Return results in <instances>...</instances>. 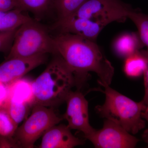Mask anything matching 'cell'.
<instances>
[{
    "label": "cell",
    "mask_w": 148,
    "mask_h": 148,
    "mask_svg": "<svg viewBox=\"0 0 148 148\" xmlns=\"http://www.w3.org/2000/svg\"><path fill=\"white\" fill-rule=\"evenodd\" d=\"M53 38L57 54L73 74L78 89L88 78L90 72L97 75L101 85H110L114 69L95 41L67 33H60Z\"/></svg>",
    "instance_id": "1"
},
{
    "label": "cell",
    "mask_w": 148,
    "mask_h": 148,
    "mask_svg": "<svg viewBox=\"0 0 148 148\" xmlns=\"http://www.w3.org/2000/svg\"><path fill=\"white\" fill-rule=\"evenodd\" d=\"M56 55L42 73L32 81L34 105L58 106L66 101L75 86L73 74L61 56Z\"/></svg>",
    "instance_id": "2"
},
{
    "label": "cell",
    "mask_w": 148,
    "mask_h": 148,
    "mask_svg": "<svg viewBox=\"0 0 148 148\" xmlns=\"http://www.w3.org/2000/svg\"><path fill=\"white\" fill-rule=\"evenodd\" d=\"M101 90L106 96L105 103L95 108V111L102 117L119 125L129 133L136 134L144 129L146 121L142 117L146 108L144 101L135 102L110 87L101 85Z\"/></svg>",
    "instance_id": "3"
},
{
    "label": "cell",
    "mask_w": 148,
    "mask_h": 148,
    "mask_svg": "<svg viewBox=\"0 0 148 148\" xmlns=\"http://www.w3.org/2000/svg\"><path fill=\"white\" fill-rule=\"evenodd\" d=\"M49 53L57 54L53 37L42 24L31 18L16 30L6 59Z\"/></svg>",
    "instance_id": "4"
},
{
    "label": "cell",
    "mask_w": 148,
    "mask_h": 148,
    "mask_svg": "<svg viewBox=\"0 0 148 148\" xmlns=\"http://www.w3.org/2000/svg\"><path fill=\"white\" fill-rule=\"evenodd\" d=\"M64 119L58 116L52 108L35 105L31 115L17 127L14 138L20 147H34L35 143L46 131Z\"/></svg>",
    "instance_id": "5"
},
{
    "label": "cell",
    "mask_w": 148,
    "mask_h": 148,
    "mask_svg": "<svg viewBox=\"0 0 148 148\" xmlns=\"http://www.w3.org/2000/svg\"><path fill=\"white\" fill-rule=\"evenodd\" d=\"M132 9L121 0H87L72 16L66 19H87L103 29L112 22L128 17Z\"/></svg>",
    "instance_id": "6"
},
{
    "label": "cell",
    "mask_w": 148,
    "mask_h": 148,
    "mask_svg": "<svg viewBox=\"0 0 148 148\" xmlns=\"http://www.w3.org/2000/svg\"><path fill=\"white\" fill-rule=\"evenodd\" d=\"M98 148H132L140 140L114 122L106 119L103 127L86 138Z\"/></svg>",
    "instance_id": "7"
},
{
    "label": "cell",
    "mask_w": 148,
    "mask_h": 148,
    "mask_svg": "<svg viewBox=\"0 0 148 148\" xmlns=\"http://www.w3.org/2000/svg\"><path fill=\"white\" fill-rule=\"evenodd\" d=\"M66 102L67 108L63 117L68 122V127L82 132L85 138L93 133L95 130L90 124L88 102L83 94L79 90H72Z\"/></svg>",
    "instance_id": "8"
},
{
    "label": "cell",
    "mask_w": 148,
    "mask_h": 148,
    "mask_svg": "<svg viewBox=\"0 0 148 148\" xmlns=\"http://www.w3.org/2000/svg\"><path fill=\"white\" fill-rule=\"evenodd\" d=\"M47 59V54H41L6 59L0 64V82L6 84H10L45 63Z\"/></svg>",
    "instance_id": "9"
},
{
    "label": "cell",
    "mask_w": 148,
    "mask_h": 148,
    "mask_svg": "<svg viewBox=\"0 0 148 148\" xmlns=\"http://www.w3.org/2000/svg\"><path fill=\"white\" fill-rule=\"evenodd\" d=\"M71 129L64 125H53L43 135L40 148H73L84 144L73 135Z\"/></svg>",
    "instance_id": "10"
},
{
    "label": "cell",
    "mask_w": 148,
    "mask_h": 148,
    "mask_svg": "<svg viewBox=\"0 0 148 148\" xmlns=\"http://www.w3.org/2000/svg\"><path fill=\"white\" fill-rule=\"evenodd\" d=\"M144 47L138 32L120 35L116 39L113 45L116 53L125 58L141 50Z\"/></svg>",
    "instance_id": "11"
},
{
    "label": "cell",
    "mask_w": 148,
    "mask_h": 148,
    "mask_svg": "<svg viewBox=\"0 0 148 148\" xmlns=\"http://www.w3.org/2000/svg\"><path fill=\"white\" fill-rule=\"evenodd\" d=\"M9 98L12 100L34 105V96L32 87V81L21 78L8 85Z\"/></svg>",
    "instance_id": "12"
},
{
    "label": "cell",
    "mask_w": 148,
    "mask_h": 148,
    "mask_svg": "<svg viewBox=\"0 0 148 148\" xmlns=\"http://www.w3.org/2000/svg\"><path fill=\"white\" fill-rule=\"evenodd\" d=\"M148 66V57L145 51L140 50L125 58L123 71L129 77H139L143 75Z\"/></svg>",
    "instance_id": "13"
},
{
    "label": "cell",
    "mask_w": 148,
    "mask_h": 148,
    "mask_svg": "<svg viewBox=\"0 0 148 148\" xmlns=\"http://www.w3.org/2000/svg\"><path fill=\"white\" fill-rule=\"evenodd\" d=\"M31 18L24 14L23 11L18 8L0 11V33L18 29L22 24Z\"/></svg>",
    "instance_id": "14"
},
{
    "label": "cell",
    "mask_w": 148,
    "mask_h": 148,
    "mask_svg": "<svg viewBox=\"0 0 148 148\" xmlns=\"http://www.w3.org/2000/svg\"><path fill=\"white\" fill-rule=\"evenodd\" d=\"M128 18H130L138 29V33L148 56V14L143 13L140 11L132 9L130 12Z\"/></svg>",
    "instance_id": "15"
},
{
    "label": "cell",
    "mask_w": 148,
    "mask_h": 148,
    "mask_svg": "<svg viewBox=\"0 0 148 148\" xmlns=\"http://www.w3.org/2000/svg\"><path fill=\"white\" fill-rule=\"evenodd\" d=\"M87 0H54L53 7L58 15V20L71 17Z\"/></svg>",
    "instance_id": "16"
},
{
    "label": "cell",
    "mask_w": 148,
    "mask_h": 148,
    "mask_svg": "<svg viewBox=\"0 0 148 148\" xmlns=\"http://www.w3.org/2000/svg\"><path fill=\"white\" fill-rule=\"evenodd\" d=\"M17 1L19 9L38 14L53 7L54 0H17Z\"/></svg>",
    "instance_id": "17"
},
{
    "label": "cell",
    "mask_w": 148,
    "mask_h": 148,
    "mask_svg": "<svg viewBox=\"0 0 148 148\" xmlns=\"http://www.w3.org/2000/svg\"><path fill=\"white\" fill-rule=\"evenodd\" d=\"M29 106L26 103L8 98L4 108L7 110L13 120L18 125L27 116Z\"/></svg>",
    "instance_id": "18"
},
{
    "label": "cell",
    "mask_w": 148,
    "mask_h": 148,
    "mask_svg": "<svg viewBox=\"0 0 148 148\" xmlns=\"http://www.w3.org/2000/svg\"><path fill=\"white\" fill-rule=\"evenodd\" d=\"M18 125L5 108H0V136L12 138Z\"/></svg>",
    "instance_id": "19"
},
{
    "label": "cell",
    "mask_w": 148,
    "mask_h": 148,
    "mask_svg": "<svg viewBox=\"0 0 148 148\" xmlns=\"http://www.w3.org/2000/svg\"><path fill=\"white\" fill-rule=\"evenodd\" d=\"M18 29L0 33V51H10L13 44L15 33Z\"/></svg>",
    "instance_id": "20"
},
{
    "label": "cell",
    "mask_w": 148,
    "mask_h": 148,
    "mask_svg": "<svg viewBox=\"0 0 148 148\" xmlns=\"http://www.w3.org/2000/svg\"><path fill=\"white\" fill-rule=\"evenodd\" d=\"M9 95L8 85L0 82V108H4Z\"/></svg>",
    "instance_id": "21"
},
{
    "label": "cell",
    "mask_w": 148,
    "mask_h": 148,
    "mask_svg": "<svg viewBox=\"0 0 148 148\" xmlns=\"http://www.w3.org/2000/svg\"><path fill=\"white\" fill-rule=\"evenodd\" d=\"M18 9L17 0H0V11Z\"/></svg>",
    "instance_id": "22"
},
{
    "label": "cell",
    "mask_w": 148,
    "mask_h": 148,
    "mask_svg": "<svg viewBox=\"0 0 148 148\" xmlns=\"http://www.w3.org/2000/svg\"><path fill=\"white\" fill-rule=\"evenodd\" d=\"M142 118L148 123V102L146 104L145 109L142 113ZM143 139L148 147V128L145 130L143 135Z\"/></svg>",
    "instance_id": "23"
},
{
    "label": "cell",
    "mask_w": 148,
    "mask_h": 148,
    "mask_svg": "<svg viewBox=\"0 0 148 148\" xmlns=\"http://www.w3.org/2000/svg\"><path fill=\"white\" fill-rule=\"evenodd\" d=\"M144 86H145V95L143 101L147 104L148 102V66L143 74Z\"/></svg>",
    "instance_id": "24"
}]
</instances>
